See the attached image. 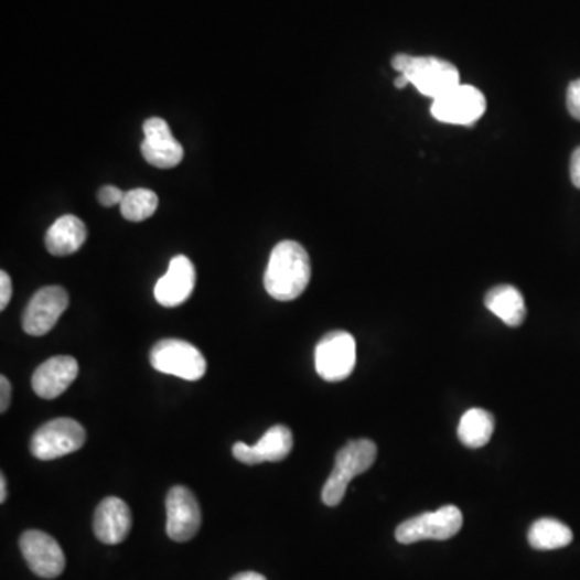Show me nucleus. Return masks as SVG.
<instances>
[{
  "label": "nucleus",
  "mask_w": 580,
  "mask_h": 580,
  "mask_svg": "<svg viewBox=\"0 0 580 580\" xmlns=\"http://www.w3.org/2000/svg\"><path fill=\"white\" fill-rule=\"evenodd\" d=\"M310 279L309 251L299 243L282 240L272 249L265 272V289L272 299L279 302L296 300L309 288Z\"/></svg>",
  "instance_id": "1"
},
{
  "label": "nucleus",
  "mask_w": 580,
  "mask_h": 580,
  "mask_svg": "<svg viewBox=\"0 0 580 580\" xmlns=\"http://www.w3.org/2000/svg\"><path fill=\"white\" fill-rule=\"evenodd\" d=\"M393 66L413 84L418 93L432 100L461 84L457 66L443 58L398 54L393 58Z\"/></svg>",
  "instance_id": "2"
},
{
  "label": "nucleus",
  "mask_w": 580,
  "mask_h": 580,
  "mask_svg": "<svg viewBox=\"0 0 580 580\" xmlns=\"http://www.w3.org/2000/svg\"><path fill=\"white\" fill-rule=\"evenodd\" d=\"M377 457V447L373 440L359 439L348 442L335 458V466L323 487L324 505L337 506L347 494L352 479L366 473Z\"/></svg>",
  "instance_id": "3"
},
{
  "label": "nucleus",
  "mask_w": 580,
  "mask_h": 580,
  "mask_svg": "<svg viewBox=\"0 0 580 580\" xmlns=\"http://www.w3.org/2000/svg\"><path fill=\"white\" fill-rule=\"evenodd\" d=\"M150 363L157 372L186 380H198L207 372L205 356L194 345L180 339H163L153 345Z\"/></svg>",
  "instance_id": "4"
},
{
  "label": "nucleus",
  "mask_w": 580,
  "mask_h": 580,
  "mask_svg": "<svg viewBox=\"0 0 580 580\" xmlns=\"http://www.w3.org/2000/svg\"><path fill=\"white\" fill-rule=\"evenodd\" d=\"M86 443V431L72 418L45 422L31 439V453L42 461L57 460L78 452Z\"/></svg>",
  "instance_id": "5"
},
{
  "label": "nucleus",
  "mask_w": 580,
  "mask_h": 580,
  "mask_svg": "<svg viewBox=\"0 0 580 580\" xmlns=\"http://www.w3.org/2000/svg\"><path fill=\"white\" fill-rule=\"evenodd\" d=\"M356 365V342L345 331H332L314 348V368L327 383H341Z\"/></svg>",
  "instance_id": "6"
},
{
  "label": "nucleus",
  "mask_w": 580,
  "mask_h": 580,
  "mask_svg": "<svg viewBox=\"0 0 580 580\" xmlns=\"http://www.w3.org/2000/svg\"><path fill=\"white\" fill-rule=\"evenodd\" d=\"M463 527V513L453 505L442 506L437 512L422 513L405 520L395 530L400 544L410 545L421 540H449Z\"/></svg>",
  "instance_id": "7"
},
{
  "label": "nucleus",
  "mask_w": 580,
  "mask_h": 580,
  "mask_svg": "<svg viewBox=\"0 0 580 580\" xmlns=\"http://www.w3.org/2000/svg\"><path fill=\"white\" fill-rule=\"evenodd\" d=\"M487 110V100L477 87L458 84L432 103L431 114L442 123L473 126Z\"/></svg>",
  "instance_id": "8"
},
{
  "label": "nucleus",
  "mask_w": 580,
  "mask_h": 580,
  "mask_svg": "<svg viewBox=\"0 0 580 580\" xmlns=\"http://www.w3.org/2000/svg\"><path fill=\"white\" fill-rule=\"evenodd\" d=\"M68 292L61 286H47L34 293L23 314V330L26 334L45 335L54 330L65 310L68 309Z\"/></svg>",
  "instance_id": "9"
},
{
  "label": "nucleus",
  "mask_w": 580,
  "mask_h": 580,
  "mask_svg": "<svg viewBox=\"0 0 580 580\" xmlns=\"http://www.w3.org/2000/svg\"><path fill=\"white\" fill-rule=\"evenodd\" d=\"M20 550L34 574L55 579L65 569V555L58 541L41 530H26L20 537Z\"/></svg>",
  "instance_id": "10"
},
{
  "label": "nucleus",
  "mask_w": 580,
  "mask_h": 580,
  "mask_svg": "<svg viewBox=\"0 0 580 580\" xmlns=\"http://www.w3.org/2000/svg\"><path fill=\"white\" fill-rule=\"evenodd\" d=\"M202 512L187 487H173L167 497V534L171 540L189 541L197 536Z\"/></svg>",
  "instance_id": "11"
},
{
  "label": "nucleus",
  "mask_w": 580,
  "mask_h": 580,
  "mask_svg": "<svg viewBox=\"0 0 580 580\" xmlns=\"http://www.w3.org/2000/svg\"><path fill=\"white\" fill-rule=\"evenodd\" d=\"M142 157L149 165L170 170L180 165L184 159V149L171 135L170 126L162 118H149L144 123Z\"/></svg>",
  "instance_id": "12"
},
{
  "label": "nucleus",
  "mask_w": 580,
  "mask_h": 580,
  "mask_svg": "<svg viewBox=\"0 0 580 580\" xmlns=\"http://www.w3.org/2000/svg\"><path fill=\"white\" fill-rule=\"evenodd\" d=\"M293 437L289 428L278 425L265 432L255 445L234 443L233 455L244 464L278 463L292 452Z\"/></svg>",
  "instance_id": "13"
},
{
  "label": "nucleus",
  "mask_w": 580,
  "mask_h": 580,
  "mask_svg": "<svg viewBox=\"0 0 580 580\" xmlns=\"http://www.w3.org/2000/svg\"><path fill=\"white\" fill-rule=\"evenodd\" d=\"M194 288V264L184 255H178V257L171 258L167 275L159 279L153 293H155L157 302L160 305L174 309V307L183 305L189 300Z\"/></svg>",
  "instance_id": "14"
},
{
  "label": "nucleus",
  "mask_w": 580,
  "mask_h": 580,
  "mask_svg": "<svg viewBox=\"0 0 580 580\" xmlns=\"http://www.w3.org/2000/svg\"><path fill=\"white\" fill-rule=\"evenodd\" d=\"M78 373V362L73 356H54L34 372L31 386L37 397L54 400L75 383Z\"/></svg>",
  "instance_id": "15"
},
{
  "label": "nucleus",
  "mask_w": 580,
  "mask_h": 580,
  "mask_svg": "<svg viewBox=\"0 0 580 580\" xmlns=\"http://www.w3.org/2000/svg\"><path fill=\"white\" fill-rule=\"evenodd\" d=\"M132 526V515L123 500L108 497L97 506L94 515V534L105 545L121 544Z\"/></svg>",
  "instance_id": "16"
},
{
  "label": "nucleus",
  "mask_w": 580,
  "mask_h": 580,
  "mask_svg": "<svg viewBox=\"0 0 580 580\" xmlns=\"http://www.w3.org/2000/svg\"><path fill=\"white\" fill-rule=\"evenodd\" d=\"M87 239L86 225L75 215L61 216L45 234V247L55 257L75 254Z\"/></svg>",
  "instance_id": "17"
},
{
  "label": "nucleus",
  "mask_w": 580,
  "mask_h": 580,
  "mask_svg": "<svg viewBox=\"0 0 580 580\" xmlns=\"http://www.w3.org/2000/svg\"><path fill=\"white\" fill-rule=\"evenodd\" d=\"M484 302L506 326L518 327L526 320V302L515 286L502 284L488 290Z\"/></svg>",
  "instance_id": "18"
},
{
  "label": "nucleus",
  "mask_w": 580,
  "mask_h": 580,
  "mask_svg": "<svg viewBox=\"0 0 580 580\" xmlns=\"http://www.w3.org/2000/svg\"><path fill=\"white\" fill-rule=\"evenodd\" d=\"M495 419L481 408L468 410L458 425V437L468 449H482L491 442L494 434Z\"/></svg>",
  "instance_id": "19"
},
{
  "label": "nucleus",
  "mask_w": 580,
  "mask_h": 580,
  "mask_svg": "<svg viewBox=\"0 0 580 580\" xmlns=\"http://www.w3.org/2000/svg\"><path fill=\"white\" fill-rule=\"evenodd\" d=\"M529 544L536 550H558L572 541V530L561 520L544 518L536 520L529 529Z\"/></svg>",
  "instance_id": "20"
},
{
  "label": "nucleus",
  "mask_w": 580,
  "mask_h": 580,
  "mask_svg": "<svg viewBox=\"0 0 580 580\" xmlns=\"http://www.w3.org/2000/svg\"><path fill=\"white\" fill-rule=\"evenodd\" d=\"M159 208V197L150 189H132L126 192L123 202H121V215L128 222L139 223L150 218Z\"/></svg>",
  "instance_id": "21"
},
{
  "label": "nucleus",
  "mask_w": 580,
  "mask_h": 580,
  "mask_svg": "<svg viewBox=\"0 0 580 580\" xmlns=\"http://www.w3.org/2000/svg\"><path fill=\"white\" fill-rule=\"evenodd\" d=\"M566 105L569 114L580 121V79L569 84L568 94H566Z\"/></svg>",
  "instance_id": "22"
},
{
  "label": "nucleus",
  "mask_w": 580,
  "mask_h": 580,
  "mask_svg": "<svg viewBox=\"0 0 580 580\" xmlns=\"http://www.w3.org/2000/svg\"><path fill=\"white\" fill-rule=\"evenodd\" d=\"M126 192L115 186H104L99 191V202L104 207H114V205H121L123 202Z\"/></svg>",
  "instance_id": "23"
},
{
  "label": "nucleus",
  "mask_w": 580,
  "mask_h": 580,
  "mask_svg": "<svg viewBox=\"0 0 580 580\" xmlns=\"http://www.w3.org/2000/svg\"><path fill=\"white\" fill-rule=\"evenodd\" d=\"M12 297V279L6 271L0 272V310H6Z\"/></svg>",
  "instance_id": "24"
},
{
  "label": "nucleus",
  "mask_w": 580,
  "mask_h": 580,
  "mask_svg": "<svg viewBox=\"0 0 580 580\" xmlns=\"http://www.w3.org/2000/svg\"><path fill=\"white\" fill-rule=\"evenodd\" d=\"M0 393H2V397H0V411L6 413L10 405V398H12V386H10V380L7 379L6 376L0 377Z\"/></svg>",
  "instance_id": "25"
},
{
  "label": "nucleus",
  "mask_w": 580,
  "mask_h": 580,
  "mask_svg": "<svg viewBox=\"0 0 580 580\" xmlns=\"http://www.w3.org/2000/svg\"><path fill=\"white\" fill-rule=\"evenodd\" d=\"M571 181L576 187L580 189V147L571 157Z\"/></svg>",
  "instance_id": "26"
},
{
  "label": "nucleus",
  "mask_w": 580,
  "mask_h": 580,
  "mask_svg": "<svg viewBox=\"0 0 580 580\" xmlns=\"http://www.w3.org/2000/svg\"><path fill=\"white\" fill-rule=\"evenodd\" d=\"M230 580H267V578H265V576L258 574V572L247 571L234 576V578Z\"/></svg>",
  "instance_id": "27"
},
{
  "label": "nucleus",
  "mask_w": 580,
  "mask_h": 580,
  "mask_svg": "<svg viewBox=\"0 0 580 580\" xmlns=\"http://www.w3.org/2000/svg\"><path fill=\"white\" fill-rule=\"evenodd\" d=\"M7 500V477L6 474H0V502H6Z\"/></svg>",
  "instance_id": "28"
},
{
  "label": "nucleus",
  "mask_w": 580,
  "mask_h": 580,
  "mask_svg": "<svg viewBox=\"0 0 580 580\" xmlns=\"http://www.w3.org/2000/svg\"><path fill=\"white\" fill-rule=\"evenodd\" d=\"M408 84H410V83H408V79L405 78L404 75H400V76H398L397 79H395V86H397L398 89H404V87H407Z\"/></svg>",
  "instance_id": "29"
}]
</instances>
